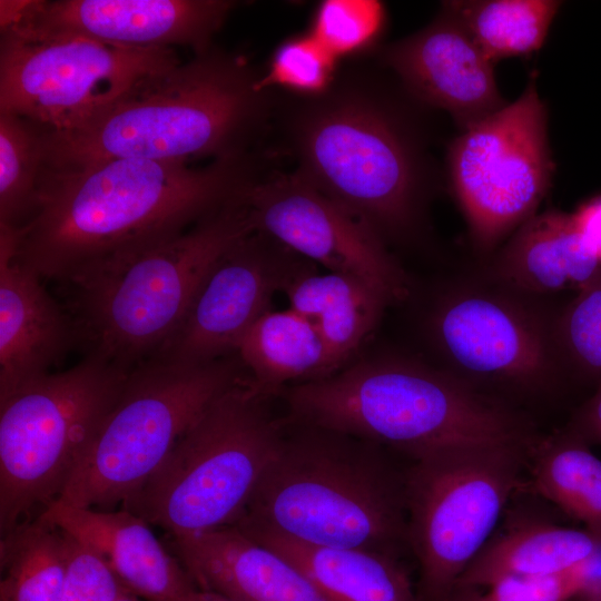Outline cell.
Returning <instances> with one entry per match:
<instances>
[{
    "label": "cell",
    "mask_w": 601,
    "mask_h": 601,
    "mask_svg": "<svg viewBox=\"0 0 601 601\" xmlns=\"http://www.w3.org/2000/svg\"><path fill=\"white\" fill-rule=\"evenodd\" d=\"M257 179L250 154L201 166L136 158L43 166L35 213L13 228V259L65 284L184 233Z\"/></svg>",
    "instance_id": "obj_1"
},
{
    "label": "cell",
    "mask_w": 601,
    "mask_h": 601,
    "mask_svg": "<svg viewBox=\"0 0 601 601\" xmlns=\"http://www.w3.org/2000/svg\"><path fill=\"white\" fill-rule=\"evenodd\" d=\"M244 58L215 48L152 75L79 127L43 130L45 167L136 158L194 164L250 154L268 90Z\"/></svg>",
    "instance_id": "obj_2"
},
{
    "label": "cell",
    "mask_w": 601,
    "mask_h": 601,
    "mask_svg": "<svg viewBox=\"0 0 601 601\" xmlns=\"http://www.w3.org/2000/svg\"><path fill=\"white\" fill-rule=\"evenodd\" d=\"M288 421L411 459L453 449L523 447V422L461 381L398 359H370L284 391Z\"/></svg>",
    "instance_id": "obj_3"
},
{
    "label": "cell",
    "mask_w": 601,
    "mask_h": 601,
    "mask_svg": "<svg viewBox=\"0 0 601 601\" xmlns=\"http://www.w3.org/2000/svg\"><path fill=\"white\" fill-rule=\"evenodd\" d=\"M288 422L294 428L285 427L237 522L313 545L398 556L407 545L405 475L392 466L383 446Z\"/></svg>",
    "instance_id": "obj_4"
},
{
    "label": "cell",
    "mask_w": 601,
    "mask_h": 601,
    "mask_svg": "<svg viewBox=\"0 0 601 601\" xmlns=\"http://www.w3.org/2000/svg\"><path fill=\"white\" fill-rule=\"evenodd\" d=\"M252 231L243 196L175 237L61 284L86 356L127 372L150 359L217 259Z\"/></svg>",
    "instance_id": "obj_5"
},
{
    "label": "cell",
    "mask_w": 601,
    "mask_h": 601,
    "mask_svg": "<svg viewBox=\"0 0 601 601\" xmlns=\"http://www.w3.org/2000/svg\"><path fill=\"white\" fill-rule=\"evenodd\" d=\"M242 378L216 397L124 505L170 538L235 524L280 446L285 425Z\"/></svg>",
    "instance_id": "obj_6"
},
{
    "label": "cell",
    "mask_w": 601,
    "mask_h": 601,
    "mask_svg": "<svg viewBox=\"0 0 601 601\" xmlns=\"http://www.w3.org/2000/svg\"><path fill=\"white\" fill-rule=\"evenodd\" d=\"M296 174L381 230L412 220L422 179L410 131L393 110L358 89L312 98L294 127Z\"/></svg>",
    "instance_id": "obj_7"
},
{
    "label": "cell",
    "mask_w": 601,
    "mask_h": 601,
    "mask_svg": "<svg viewBox=\"0 0 601 601\" xmlns=\"http://www.w3.org/2000/svg\"><path fill=\"white\" fill-rule=\"evenodd\" d=\"M242 378L226 357L196 366L155 359L138 365L56 500L78 508L122 506L207 406Z\"/></svg>",
    "instance_id": "obj_8"
},
{
    "label": "cell",
    "mask_w": 601,
    "mask_h": 601,
    "mask_svg": "<svg viewBox=\"0 0 601 601\" xmlns=\"http://www.w3.org/2000/svg\"><path fill=\"white\" fill-rule=\"evenodd\" d=\"M129 372L85 356L0 398V528L61 493Z\"/></svg>",
    "instance_id": "obj_9"
},
{
    "label": "cell",
    "mask_w": 601,
    "mask_h": 601,
    "mask_svg": "<svg viewBox=\"0 0 601 601\" xmlns=\"http://www.w3.org/2000/svg\"><path fill=\"white\" fill-rule=\"evenodd\" d=\"M522 447L453 449L414 460L405 475L407 545L423 593L443 599L491 539L519 486Z\"/></svg>",
    "instance_id": "obj_10"
},
{
    "label": "cell",
    "mask_w": 601,
    "mask_h": 601,
    "mask_svg": "<svg viewBox=\"0 0 601 601\" xmlns=\"http://www.w3.org/2000/svg\"><path fill=\"white\" fill-rule=\"evenodd\" d=\"M0 35V112L50 132L79 127L139 81L181 62L173 48Z\"/></svg>",
    "instance_id": "obj_11"
},
{
    "label": "cell",
    "mask_w": 601,
    "mask_h": 601,
    "mask_svg": "<svg viewBox=\"0 0 601 601\" xmlns=\"http://www.w3.org/2000/svg\"><path fill=\"white\" fill-rule=\"evenodd\" d=\"M447 166L454 196L481 249H492L535 215L554 169L548 111L535 77L515 101L462 130L449 148Z\"/></svg>",
    "instance_id": "obj_12"
},
{
    "label": "cell",
    "mask_w": 601,
    "mask_h": 601,
    "mask_svg": "<svg viewBox=\"0 0 601 601\" xmlns=\"http://www.w3.org/2000/svg\"><path fill=\"white\" fill-rule=\"evenodd\" d=\"M244 201L254 230L332 273L363 280L388 303L406 296V278L380 233L296 173L257 179Z\"/></svg>",
    "instance_id": "obj_13"
},
{
    "label": "cell",
    "mask_w": 601,
    "mask_h": 601,
    "mask_svg": "<svg viewBox=\"0 0 601 601\" xmlns=\"http://www.w3.org/2000/svg\"><path fill=\"white\" fill-rule=\"evenodd\" d=\"M229 0H10L4 27L30 37H82L129 48L186 47L194 55L237 7Z\"/></svg>",
    "instance_id": "obj_14"
},
{
    "label": "cell",
    "mask_w": 601,
    "mask_h": 601,
    "mask_svg": "<svg viewBox=\"0 0 601 601\" xmlns=\"http://www.w3.org/2000/svg\"><path fill=\"white\" fill-rule=\"evenodd\" d=\"M268 240L254 230L217 259L179 326L150 359L196 366L236 351L247 329L270 309L274 292L288 277L278 273Z\"/></svg>",
    "instance_id": "obj_15"
},
{
    "label": "cell",
    "mask_w": 601,
    "mask_h": 601,
    "mask_svg": "<svg viewBox=\"0 0 601 601\" xmlns=\"http://www.w3.org/2000/svg\"><path fill=\"white\" fill-rule=\"evenodd\" d=\"M384 60L411 93L450 112L462 130L506 105L494 63L443 8L425 28L391 45Z\"/></svg>",
    "instance_id": "obj_16"
},
{
    "label": "cell",
    "mask_w": 601,
    "mask_h": 601,
    "mask_svg": "<svg viewBox=\"0 0 601 601\" xmlns=\"http://www.w3.org/2000/svg\"><path fill=\"white\" fill-rule=\"evenodd\" d=\"M434 328L446 355L474 375L533 386L551 373L553 361L542 327L505 299L459 295L437 312Z\"/></svg>",
    "instance_id": "obj_17"
},
{
    "label": "cell",
    "mask_w": 601,
    "mask_h": 601,
    "mask_svg": "<svg viewBox=\"0 0 601 601\" xmlns=\"http://www.w3.org/2000/svg\"><path fill=\"white\" fill-rule=\"evenodd\" d=\"M73 343L67 309L13 259L12 229L0 226V398L50 373Z\"/></svg>",
    "instance_id": "obj_18"
},
{
    "label": "cell",
    "mask_w": 601,
    "mask_h": 601,
    "mask_svg": "<svg viewBox=\"0 0 601 601\" xmlns=\"http://www.w3.org/2000/svg\"><path fill=\"white\" fill-rule=\"evenodd\" d=\"M37 519L98 552L124 585L144 600L181 601L197 589L150 524L128 510L78 508L53 500Z\"/></svg>",
    "instance_id": "obj_19"
},
{
    "label": "cell",
    "mask_w": 601,
    "mask_h": 601,
    "mask_svg": "<svg viewBox=\"0 0 601 601\" xmlns=\"http://www.w3.org/2000/svg\"><path fill=\"white\" fill-rule=\"evenodd\" d=\"M170 550L198 589L231 601H325L294 564L235 525L170 538Z\"/></svg>",
    "instance_id": "obj_20"
},
{
    "label": "cell",
    "mask_w": 601,
    "mask_h": 601,
    "mask_svg": "<svg viewBox=\"0 0 601 601\" xmlns=\"http://www.w3.org/2000/svg\"><path fill=\"white\" fill-rule=\"evenodd\" d=\"M234 525L294 564L325 601H418L397 555L313 545L258 525Z\"/></svg>",
    "instance_id": "obj_21"
},
{
    "label": "cell",
    "mask_w": 601,
    "mask_h": 601,
    "mask_svg": "<svg viewBox=\"0 0 601 601\" xmlns=\"http://www.w3.org/2000/svg\"><path fill=\"white\" fill-rule=\"evenodd\" d=\"M496 272L523 292L581 290L601 273L572 215L546 210L524 221L500 253Z\"/></svg>",
    "instance_id": "obj_22"
},
{
    "label": "cell",
    "mask_w": 601,
    "mask_h": 601,
    "mask_svg": "<svg viewBox=\"0 0 601 601\" xmlns=\"http://www.w3.org/2000/svg\"><path fill=\"white\" fill-rule=\"evenodd\" d=\"M600 550L601 538L585 529L522 522L491 538L456 587L485 589L505 579L560 573L588 561Z\"/></svg>",
    "instance_id": "obj_23"
},
{
    "label": "cell",
    "mask_w": 601,
    "mask_h": 601,
    "mask_svg": "<svg viewBox=\"0 0 601 601\" xmlns=\"http://www.w3.org/2000/svg\"><path fill=\"white\" fill-rule=\"evenodd\" d=\"M235 352L249 383L267 396L290 381L318 380L337 368L317 329L289 307L263 314Z\"/></svg>",
    "instance_id": "obj_24"
},
{
    "label": "cell",
    "mask_w": 601,
    "mask_h": 601,
    "mask_svg": "<svg viewBox=\"0 0 601 601\" xmlns=\"http://www.w3.org/2000/svg\"><path fill=\"white\" fill-rule=\"evenodd\" d=\"M289 308L317 329L338 367L364 343L388 302L363 280L338 273L288 276Z\"/></svg>",
    "instance_id": "obj_25"
},
{
    "label": "cell",
    "mask_w": 601,
    "mask_h": 601,
    "mask_svg": "<svg viewBox=\"0 0 601 601\" xmlns=\"http://www.w3.org/2000/svg\"><path fill=\"white\" fill-rule=\"evenodd\" d=\"M532 484L544 499L601 538V459L569 431L536 451Z\"/></svg>",
    "instance_id": "obj_26"
},
{
    "label": "cell",
    "mask_w": 601,
    "mask_h": 601,
    "mask_svg": "<svg viewBox=\"0 0 601 601\" xmlns=\"http://www.w3.org/2000/svg\"><path fill=\"white\" fill-rule=\"evenodd\" d=\"M560 7L553 0L445 1L442 6L492 63L538 51Z\"/></svg>",
    "instance_id": "obj_27"
},
{
    "label": "cell",
    "mask_w": 601,
    "mask_h": 601,
    "mask_svg": "<svg viewBox=\"0 0 601 601\" xmlns=\"http://www.w3.org/2000/svg\"><path fill=\"white\" fill-rule=\"evenodd\" d=\"M0 563V601H61L65 559L59 529L38 519L18 524L2 534Z\"/></svg>",
    "instance_id": "obj_28"
},
{
    "label": "cell",
    "mask_w": 601,
    "mask_h": 601,
    "mask_svg": "<svg viewBox=\"0 0 601 601\" xmlns=\"http://www.w3.org/2000/svg\"><path fill=\"white\" fill-rule=\"evenodd\" d=\"M42 169L40 127L0 112V226L17 229L32 216Z\"/></svg>",
    "instance_id": "obj_29"
},
{
    "label": "cell",
    "mask_w": 601,
    "mask_h": 601,
    "mask_svg": "<svg viewBox=\"0 0 601 601\" xmlns=\"http://www.w3.org/2000/svg\"><path fill=\"white\" fill-rule=\"evenodd\" d=\"M386 10L375 0H324L317 4L308 33L337 60L363 53L380 40Z\"/></svg>",
    "instance_id": "obj_30"
},
{
    "label": "cell",
    "mask_w": 601,
    "mask_h": 601,
    "mask_svg": "<svg viewBox=\"0 0 601 601\" xmlns=\"http://www.w3.org/2000/svg\"><path fill=\"white\" fill-rule=\"evenodd\" d=\"M337 59L308 32L284 40L273 52L259 77V87H279L293 93L317 98L332 89Z\"/></svg>",
    "instance_id": "obj_31"
},
{
    "label": "cell",
    "mask_w": 601,
    "mask_h": 601,
    "mask_svg": "<svg viewBox=\"0 0 601 601\" xmlns=\"http://www.w3.org/2000/svg\"><path fill=\"white\" fill-rule=\"evenodd\" d=\"M559 336L575 370L587 377L601 378V273L569 304Z\"/></svg>",
    "instance_id": "obj_32"
},
{
    "label": "cell",
    "mask_w": 601,
    "mask_h": 601,
    "mask_svg": "<svg viewBox=\"0 0 601 601\" xmlns=\"http://www.w3.org/2000/svg\"><path fill=\"white\" fill-rule=\"evenodd\" d=\"M61 532L65 559L61 601H116L131 593L98 552Z\"/></svg>",
    "instance_id": "obj_33"
},
{
    "label": "cell",
    "mask_w": 601,
    "mask_h": 601,
    "mask_svg": "<svg viewBox=\"0 0 601 601\" xmlns=\"http://www.w3.org/2000/svg\"><path fill=\"white\" fill-rule=\"evenodd\" d=\"M594 556L560 573L499 581L466 601H570L590 588Z\"/></svg>",
    "instance_id": "obj_34"
},
{
    "label": "cell",
    "mask_w": 601,
    "mask_h": 601,
    "mask_svg": "<svg viewBox=\"0 0 601 601\" xmlns=\"http://www.w3.org/2000/svg\"><path fill=\"white\" fill-rule=\"evenodd\" d=\"M572 219L585 247L601 260V196L580 206Z\"/></svg>",
    "instance_id": "obj_35"
},
{
    "label": "cell",
    "mask_w": 601,
    "mask_h": 601,
    "mask_svg": "<svg viewBox=\"0 0 601 601\" xmlns=\"http://www.w3.org/2000/svg\"><path fill=\"white\" fill-rule=\"evenodd\" d=\"M570 431L588 443L601 445V383L597 392L579 410Z\"/></svg>",
    "instance_id": "obj_36"
},
{
    "label": "cell",
    "mask_w": 601,
    "mask_h": 601,
    "mask_svg": "<svg viewBox=\"0 0 601 601\" xmlns=\"http://www.w3.org/2000/svg\"><path fill=\"white\" fill-rule=\"evenodd\" d=\"M181 601H231V600L224 598L219 594H216L214 592L197 588L194 591H191L187 597H185Z\"/></svg>",
    "instance_id": "obj_37"
},
{
    "label": "cell",
    "mask_w": 601,
    "mask_h": 601,
    "mask_svg": "<svg viewBox=\"0 0 601 601\" xmlns=\"http://www.w3.org/2000/svg\"><path fill=\"white\" fill-rule=\"evenodd\" d=\"M578 599L579 601H601V591L585 592Z\"/></svg>",
    "instance_id": "obj_38"
},
{
    "label": "cell",
    "mask_w": 601,
    "mask_h": 601,
    "mask_svg": "<svg viewBox=\"0 0 601 601\" xmlns=\"http://www.w3.org/2000/svg\"><path fill=\"white\" fill-rule=\"evenodd\" d=\"M116 601H147V600H144V599H141V598H139V597H137V595H135L132 593H127V594L120 597Z\"/></svg>",
    "instance_id": "obj_39"
}]
</instances>
